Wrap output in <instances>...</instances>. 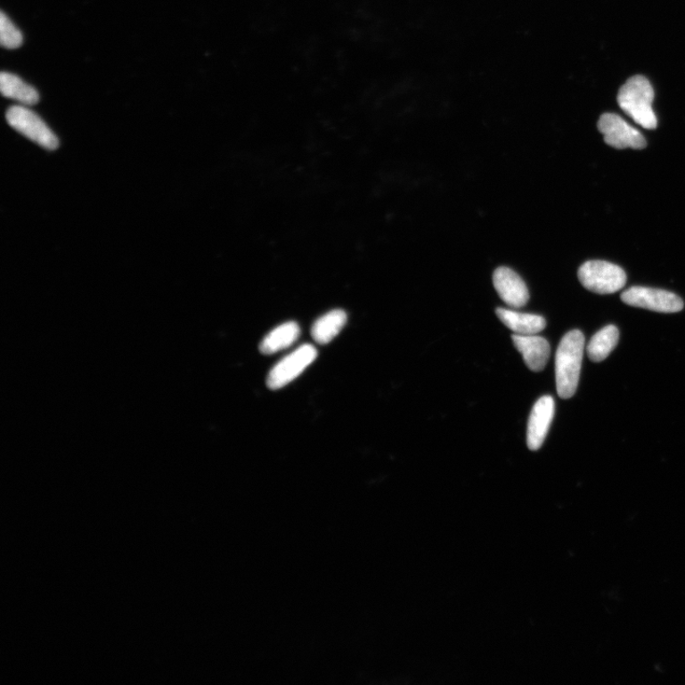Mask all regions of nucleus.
<instances>
[{
	"label": "nucleus",
	"instance_id": "f257e3e1",
	"mask_svg": "<svg viewBox=\"0 0 685 685\" xmlns=\"http://www.w3.org/2000/svg\"><path fill=\"white\" fill-rule=\"evenodd\" d=\"M584 349V337L578 330L567 332L559 345L555 360L556 385L559 396H575L580 379Z\"/></svg>",
	"mask_w": 685,
	"mask_h": 685
},
{
	"label": "nucleus",
	"instance_id": "f03ea898",
	"mask_svg": "<svg viewBox=\"0 0 685 685\" xmlns=\"http://www.w3.org/2000/svg\"><path fill=\"white\" fill-rule=\"evenodd\" d=\"M654 90L648 78L635 76L620 89L618 103L624 113L642 128L654 130L658 125L652 109Z\"/></svg>",
	"mask_w": 685,
	"mask_h": 685
},
{
	"label": "nucleus",
	"instance_id": "7ed1b4c3",
	"mask_svg": "<svg viewBox=\"0 0 685 685\" xmlns=\"http://www.w3.org/2000/svg\"><path fill=\"white\" fill-rule=\"evenodd\" d=\"M578 277L586 289L599 295H611L622 289L626 283V274L619 265L600 260L583 263Z\"/></svg>",
	"mask_w": 685,
	"mask_h": 685
},
{
	"label": "nucleus",
	"instance_id": "20e7f679",
	"mask_svg": "<svg viewBox=\"0 0 685 685\" xmlns=\"http://www.w3.org/2000/svg\"><path fill=\"white\" fill-rule=\"evenodd\" d=\"M6 119L12 128L42 148L49 151L59 148L60 143L57 135L30 109L23 106H12L7 110Z\"/></svg>",
	"mask_w": 685,
	"mask_h": 685
},
{
	"label": "nucleus",
	"instance_id": "39448f33",
	"mask_svg": "<svg viewBox=\"0 0 685 685\" xmlns=\"http://www.w3.org/2000/svg\"><path fill=\"white\" fill-rule=\"evenodd\" d=\"M628 306L656 313L675 314L683 309L682 300L673 292L647 287H632L623 292Z\"/></svg>",
	"mask_w": 685,
	"mask_h": 685
},
{
	"label": "nucleus",
	"instance_id": "423d86ee",
	"mask_svg": "<svg viewBox=\"0 0 685 685\" xmlns=\"http://www.w3.org/2000/svg\"><path fill=\"white\" fill-rule=\"evenodd\" d=\"M316 357L317 351L313 345L301 346L272 369L267 379L268 387L273 390L284 387L298 379Z\"/></svg>",
	"mask_w": 685,
	"mask_h": 685
},
{
	"label": "nucleus",
	"instance_id": "0eeeda50",
	"mask_svg": "<svg viewBox=\"0 0 685 685\" xmlns=\"http://www.w3.org/2000/svg\"><path fill=\"white\" fill-rule=\"evenodd\" d=\"M598 129L604 135L605 143L613 148L641 150L647 147L645 136L618 115L604 114L599 118Z\"/></svg>",
	"mask_w": 685,
	"mask_h": 685
},
{
	"label": "nucleus",
	"instance_id": "6e6552de",
	"mask_svg": "<svg viewBox=\"0 0 685 685\" xmlns=\"http://www.w3.org/2000/svg\"><path fill=\"white\" fill-rule=\"evenodd\" d=\"M554 413L555 403L551 396H542L535 403L527 425V446L530 451L541 449L548 436Z\"/></svg>",
	"mask_w": 685,
	"mask_h": 685
},
{
	"label": "nucleus",
	"instance_id": "1a4fd4ad",
	"mask_svg": "<svg viewBox=\"0 0 685 685\" xmlns=\"http://www.w3.org/2000/svg\"><path fill=\"white\" fill-rule=\"evenodd\" d=\"M493 285L501 299L513 309H519L528 302L529 292L523 279L509 268L495 271Z\"/></svg>",
	"mask_w": 685,
	"mask_h": 685
},
{
	"label": "nucleus",
	"instance_id": "9d476101",
	"mask_svg": "<svg viewBox=\"0 0 685 685\" xmlns=\"http://www.w3.org/2000/svg\"><path fill=\"white\" fill-rule=\"evenodd\" d=\"M512 340L530 371L540 372L544 370L550 356V346L547 340L535 334H514Z\"/></svg>",
	"mask_w": 685,
	"mask_h": 685
},
{
	"label": "nucleus",
	"instance_id": "9b49d317",
	"mask_svg": "<svg viewBox=\"0 0 685 685\" xmlns=\"http://www.w3.org/2000/svg\"><path fill=\"white\" fill-rule=\"evenodd\" d=\"M496 314L502 324L518 335H534L547 326L545 319L540 315L517 313L502 307L496 310Z\"/></svg>",
	"mask_w": 685,
	"mask_h": 685
},
{
	"label": "nucleus",
	"instance_id": "f8f14e48",
	"mask_svg": "<svg viewBox=\"0 0 685 685\" xmlns=\"http://www.w3.org/2000/svg\"><path fill=\"white\" fill-rule=\"evenodd\" d=\"M300 328L297 322H287L272 330L260 344L263 355H273L283 351L295 344L300 337Z\"/></svg>",
	"mask_w": 685,
	"mask_h": 685
},
{
	"label": "nucleus",
	"instance_id": "ddd939ff",
	"mask_svg": "<svg viewBox=\"0 0 685 685\" xmlns=\"http://www.w3.org/2000/svg\"><path fill=\"white\" fill-rule=\"evenodd\" d=\"M0 90L7 99L17 101L23 105L32 106L39 102L37 91L16 75L4 72L0 76Z\"/></svg>",
	"mask_w": 685,
	"mask_h": 685
},
{
	"label": "nucleus",
	"instance_id": "4468645a",
	"mask_svg": "<svg viewBox=\"0 0 685 685\" xmlns=\"http://www.w3.org/2000/svg\"><path fill=\"white\" fill-rule=\"evenodd\" d=\"M347 320V314L342 310H334L326 314L315 321L312 328L313 338L321 345L330 343L343 330Z\"/></svg>",
	"mask_w": 685,
	"mask_h": 685
},
{
	"label": "nucleus",
	"instance_id": "2eb2a0df",
	"mask_svg": "<svg viewBox=\"0 0 685 685\" xmlns=\"http://www.w3.org/2000/svg\"><path fill=\"white\" fill-rule=\"evenodd\" d=\"M618 328L609 325L599 330L587 346V355L592 362L604 361L619 342Z\"/></svg>",
	"mask_w": 685,
	"mask_h": 685
},
{
	"label": "nucleus",
	"instance_id": "dca6fc26",
	"mask_svg": "<svg viewBox=\"0 0 685 685\" xmlns=\"http://www.w3.org/2000/svg\"><path fill=\"white\" fill-rule=\"evenodd\" d=\"M22 42V34L3 12L0 16V44L3 47L12 50L20 47Z\"/></svg>",
	"mask_w": 685,
	"mask_h": 685
}]
</instances>
